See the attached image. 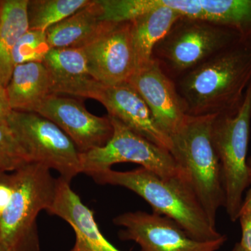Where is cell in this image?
I'll list each match as a JSON object with an SVG mask.
<instances>
[{
  "label": "cell",
  "mask_w": 251,
  "mask_h": 251,
  "mask_svg": "<svg viewBox=\"0 0 251 251\" xmlns=\"http://www.w3.org/2000/svg\"><path fill=\"white\" fill-rule=\"evenodd\" d=\"M201 19L233 29L251 48V0H199Z\"/></svg>",
  "instance_id": "obj_20"
},
{
  "label": "cell",
  "mask_w": 251,
  "mask_h": 251,
  "mask_svg": "<svg viewBox=\"0 0 251 251\" xmlns=\"http://www.w3.org/2000/svg\"><path fill=\"white\" fill-rule=\"evenodd\" d=\"M216 117L188 116L171 137V151L187 174L196 197L214 226L218 211L226 204L221 165L211 141V126Z\"/></svg>",
  "instance_id": "obj_4"
},
{
  "label": "cell",
  "mask_w": 251,
  "mask_h": 251,
  "mask_svg": "<svg viewBox=\"0 0 251 251\" xmlns=\"http://www.w3.org/2000/svg\"><path fill=\"white\" fill-rule=\"evenodd\" d=\"M65 94L98 100L107 109L109 117L171 152V138L160 128L145 100L128 82L105 85L89 77L73 86Z\"/></svg>",
  "instance_id": "obj_9"
},
{
  "label": "cell",
  "mask_w": 251,
  "mask_h": 251,
  "mask_svg": "<svg viewBox=\"0 0 251 251\" xmlns=\"http://www.w3.org/2000/svg\"><path fill=\"white\" fill-rule=\"evenodd\" d=\"M156 6L130 21L137 68L151 60L153 48L182 15L157 0Z\"/></svg>",
  "instance_id": "obj_17"
},
{
  "label": "cell",
  "mask_w": 251,
  "mask_h": 251,
  "mask_svg": "<svg viewBox=\"0 0 251 251\" xmlns=\"http://www.w3.org/2000/svg\"><path fill=\"white\" fill-rule=\"evenodd\" d=\"M7 122L29 163L55 170L59 177L70 183L82 173L76 146L52 122L35 112L12 110Z\"/></svg>",
  "instance_id": "obj_8"
},
{
  "label": "cell",
  "mask_w": 251,
  "mask_h": 251,
  "mask_svg": "<svg viewBox=\"0 0 251 251\" xmlns=\"http://www.w3.org/2000/svg\"><path fill=\"white\" fill-rule=\"evenodd\" d=\"M101 21L129 22L156 8L157 0H98Z\"/></svg>",
  "instance_id": "obj_22"
},
{
  "label": "cell",
  "mask_w": 251,
  "mask_h": 251,
  "mask_svg": "<svg viewBox=\"0 0 251 251\" xmlns=\"http://www.w3.org/2000/svg\"><path fill=\"white\" fill-rule=\"evenodd\" d=\"M238 220L242 228V239L239 244L244 249L251 251V210L241 214Z\"/></svg>",
  "instance_id": "obj_26"
},
{
  "label": "cell",
  "mask_w": 251,
  "mask_h": 251,
  "mask_svg": "<svg viewBox=\"0 0 251 251\" xmlns=\"http://www.w3.org/2000/svg\"><path fill=\"white\" fill-rule=\"evenodd\" d=\"M50 49L46 31L28 29L18 41L13 50L14 67L25 63H42Z\"/></svg>",
  "instance_id": "obj_23"
},
{
  "label": "cell",
  "mask_w": 251,
  "mask_h": 251,
  "mask_svg": "<svg viewBox=\"0 0 251 251\" xmlns=\"http://www.w3.org/2000/svg\"><path fill=\"white\" fill-rule=\"evenodd\" d=\"M240 41V36L230 28L182 16L153 48L151 59L175 81Z\"/></svg>",
  "instance_id": "obj_5"
},
{
  "label": "cell",
  "mask_w": 251,
  "mask_h": 251,
  "mask_svg": "<svg viewBox=\"0 0 251 251\" xmlns=\"http://www.w3.org/2000/svg\"><path fill=\"white\" fill-rule=\"evenodd\" d=\"M175 82L188 116L236 113L251 82V48L240 41Z\"/></svg>",
  "instance_id": "obj_1"
},
{
  "label": "cell",
  "mask_w": 251,
  "mask_h": 251,
  "mask_svg": "<svg viewBox=\"0 0 251 251\" xmlns=\"http://www.w3.org/2000/svg\"><path fill=\"white\" fill-rule=\"evenodd\" d=\"M0 251H10L9 249H7L4 244H1V242H0Z\"/></svg>",
  "instance_id": "obj_30"
},
{
  "label": "cell",
  "mask_w": 251,
  "mask_h": 251,
  "mask_svg": "<svg viewBox=\"0 0 251 251\" xmlns=\"http://www.w3.org/2000/svg\"><path fill=\"white\" fill-rule=\"evenodd\" d=\"M29 163L8 122H0V171L14 173Z\"/></svg>",
  "instance_id": "obj_24"
},
{
  "label": "cell",
  "mask_w": 251,
  "mask_h": 251,
  "mask_svg": "<svg viewBox=\"0 0 251 251\" xmlns=\"http://www.w3.org/2000/svg\"><path fill=\"white\" fill-rule=\"evenodd\" d=\"M13 193L12 178L11 174L5 173L0 177V217L11 201Z\"/></svg>",
  "instance_id": "obj_25"
},
{
  "label": "cell",
  "mask_w": 251,
  "mask_h": 251,
  "mask_svg": "<svg viewBox=\"0 0 251 251\" xmlns=\"http://www.w3.org/2000/svg\"><path fill=\"white\" fill-rule=\"evenodd\" d=\"M42 63L49 72L52 94H61L64 89L91 77L82 48L50 49Z\"/></svg>",
  "instance_id": "obj_19"
},
{
  "label": "cell",
  "mask_w": 251,
  "mask_h": 251,
  "mask_svg": "<svg viewBox=\"0 0 251 251\" xmlns=\"http://www.w3.org/2000/svg\"><path fill=\"white\" fill-rule=\"evenodd\" d=\"M232 251H249L247 250V249H244L242 247V246L240 245V244L239 243H237V244H235V246H234V247L233 248V249H232Z\"/></svg>",
  "instance_id": "obj_29"
},
{
  "label": "cell",
  "mask_w": 251,
  "mask_h": 251,
  "mask_svg": "<svg viewBox=\"0 0 251 251\" xmlns=\"http://www.w3.org/2000/svg\"><path fill=\"white\" fill-rule=\"evenodd\" d=\"M47 211L64 220L75 232V244L69 251H122L104 237L93 211L73 191L71 183L62 178H57L55 197Z\"/></svg>",
  "instance_id": "obj_14"
},
{
  "label": "cell",
  "mask_w": 251,
  "mask_h": 251,
  "mask_svg": "<svg viewBox=\"0 0 251 251\" xmlns=\"http://www.w3.org/2000/svg\"><path fill=\"white\" fill-rule=\"evenodd\" d=\"M128 82L145 100L160 128L171 138L188 117L175 81L151 59L137 68Z\"/></svg>",
  "instance_id": "obj_13"
},
{
  "label": "cell",
  "mask_w": 251,
  "mask_h": 251,
  "mask_svg": "<svg viewBox=\"0 0 251 251\" xmlns=\"http://www.w3.org/2000/svg\"><path fill=\"white\" fill-rule=\"evenodd\" d=\"M89 75L105 85L128 82L137 69L131 23L105 21L100 32L82 46Z\"/></svg>",
  "instance_id": "obj_11"
},
{
  "label": "cell",
  "mask_w": 251,
  "mask_h": 251,
  "mask_svg": "<svg viewBox=\"0 0 251 251\" xmlns=\"http://www.w3.org/2000/svg\"><path fill=\"white\" fill-rule=\"evenodd\" d=\"M109 118L113 127L112 138L105 146L80 153L82 173L89 176L95 172L111 169L116 163H133L162 178L191 183L169 151L145 139L116 119Z\"/></svg>",
  "instance_id": "obj_7"
},
{
  "label": "cell",
  "mask_w": 251,
  "mask_h": 251,
  "mask_svg": "<svg viewBox=\"0 0 251 251\" xmlns=\"http://www.w3.org/2000/svg\"><path fill=\"white\" fill-rule=\"evenodd\" d=\"M11 201L0 217V242L10 251H40L36 219L50 207L57 179L40 163H29L12 173Z\"/></svg>",
  "instance_id": "obj_3"
},
{
  "label": "cell",
  "mask_w": 251,
  "mask_h": 251,
  "mask_svg": "<svg viewBox=\"0 0 251 251\" xmlns=\"http://www.w3.org/2000/svg\"><path fill=\"white\" fill-rule=\"evenodd\" d=\"M11 111L6 87L0 85V122H7Z\"/></svg>",
  "instance_id": "obj_27"
},
{
  "label": "cell",
  "mask_w": 251,
  "mask_h": 251,
  "mask_svg": "<svg viewBox=\"0 0 251 251\" xmlns=\"http://www.w3.org/2000/svg\"><path fill=\"white\" fill-rule=\"evenodd\" d=\"M113 223L123 227L119 232L120 239L133 241L141 251H217L227 241L226 235L212 242L195 240L173 220L153 212L124 213Z\"/></svg>",
  "instance_id": "obj_10"
},
{
  "label": "cell",
  "mask_w": 251,
  "mask_h": 251,
  "mask_svg": "<svg viewBox=\"0 0 251 251\" xmlns=\"http://www.w3.org/2000/svg\"><path fill=\"white\" fill-rule=\"evenodd\" d=\"M251 123V82L240 108L232 115H218L211 126L213 146L221 165L226 212L239 219L244 193L249 186L247 153Z\"/></svg>",
  "instance_id": "obj_6"
},
{
  "label": "cell",
  "mask_w": 251,
  "mask_h": 251,
  "mask_svg": "<svg viewBox=\"0 0 251 251\" xmlns=\"http://www.w3.org/2000/svg\"><path fill=\"white\" fill-rule=\"evenodd\" d=\"M248 174H249V189L248 190L247 195L244 198L242 209H241L240 215L242 213L251 210V156L247 159Z\"/></svg>",
  "instance_id": "obj_28"
},
{
  "label": "cell",
  "mask_w": 251,
  "mask_h": 251,
  "mask_svg": "<svg viewBox=\"0 0 251 251\" xmlns=\"http://www.w3.org/2000/svg\"><path fill=\"white\" fill-rule=\"evenodd\" d=\"M52 83L43 63L29 62L14 67L6 90L11 110L36 112L52 94Z\"/></svg>",
  "instance_id": "obj_15"
},
{
  "label": "cell",
  "mask_w": 251,
  "mask_h": 251,
  "mask_svg": "<svg viewBox=\"0 0 251 251\" xmlns=\"http://www.w3.org/2000/svg\"><path fill=\"white\" fill-rule=\"evenodd\" d=\"M105 21L98 0L90 4L46 31L51 49L81 48L100 32Z\"/></svg>",
  "instance_id": "obj_16"
},
{
  "label": "cell",
  "mask_w": 251,
  "mask_h": 251,
  "mask_svg": "<svg viewBox=\"0 0 251 251\" xmlns=\"http://www.w3.org/2000/svg\"><path fill=\"white\" fill-rule=\"evenodd\" d=\"M5 173H4V172L0 171V177H1V176H2L3 175H4L5 174Z\"/></svg>",
  "instance_id": "obj_31"
},
{
  "label": "cell",
  "mask_w": 251,
  "mask_h": 251,
  "mask_svg": "<svg viewBox=\"0 0 251 251\" xmlns=\"http://www.w3.org/2000/svg\"><path fill=\"white\" fill-rule=\"evenodd\" d=\"M35 113L57 125L74 142L80 153L105 146L113 133L108 116H96L76 99L50 94Z\"/></svg>",
  "instance_id": "obj_12"
},
{
  "label": "cell",
  "mask_w": 251,
  "mask_h": 251,
  "mask_svg": "<svg viewBox=\"0 0 251 251\" xmlns=\"http://www.w3.org/2000/svg\"><path fill=\"white\" fill-rule=\"evenodd\" d=\"M90 2L91 0H29V29L46 31Z\"/></svg>",
  "instance_id": "obj_21"
},
{
  "label": "cell",
  "mask_w": 251,
  "mask_h": 251,
  "mask_svg": "<svg viewBox=\"0 0 251 251\" xmlns=\"http://www.w3.org/2000/svg\"><path fill=\"white\" fill-rule=\"evenodd\" d=\"M29 0H0V85L6 87L14 66L15 46L29 29Z\"/></svg>",
  "instance_id": "obj_18"
},
{
  "label": "cell",
  "mask_w": 251,
  "mask_h": 251,
  "mask_svg": "<svg viewBox=\"0 0 251 251\" xmlns=\"http://www.w3.org/2000/svg\"><path fill=\"white\" fill-rule=\"evenodd\" d=\"M89 176L97 184L133 191L151 206L153 213L173 220L195 240L212 242L224 236L211 224L186 180L165 179L142 167L126 172L104 170Z\"/></svg>",
  "instance_id": "obj_2"
}]
</instances>
